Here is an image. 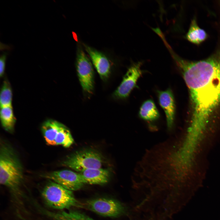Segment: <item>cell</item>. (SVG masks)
I'll return each mask as SVG.
<instances>
[{
  "label": "cell",
  "mask_w": 220,
  "mask_h": 220,
  "mask_svg": "<svg viewBox=\"0 0 220 220\" xmlns=\"http://www.w3.org/2000/svg\"><path fill=\"white\" fill-rule=\"evenodd\" d=\"M42 176L71 191L80 189L84 184L79 173L68 170L51 172Z\"/></svg>",
  "instance_id": "52a82bcc"
},
{
  "label": "cell",
  "mask_w": 220,
  "mask_h": 220,
  "mask_svg": "<svg viewBox=\"0 0 220 220\" xmlns=\"http://www.w3.org/2000/svg\"><path fill=\"white\" fill-rule=\"evenodd\" d=\"M159 104L165 113L167 127L171 129L174 125L175 105L174 95L170 88L157 92Z\"/></svg>",
  "instance_id": "9c48e42d"
},
{
  "label": "cell",
  "mask_w": 220,
  "mask_h": 220,
  "mask_svg": "<svg viewBox=\"0 0 220 220\" xmlns=\"http://www.w3.org/2000/svg\"><path fill=\"white\" fill-rule=\"evenodd\" d=\"M65 126L53 119L44 122L42 125L41 130L46 144L50 145H58L59 138Z\"/></svg>",
  "instance_id": "8fae6325"
},
{
  "label": "cell",
  "mask_w": 220,
  "mask_h": 220,
  "mask_svg": "<svg viewBox=\"0 0 220 220\" xmlns=\"http://www.w3.org/2000/svg\"><path fill=\"white\" fill-rule=\"evenodd\" d=\"M207 37L206 32L197 25L195 20H193L186 35V38L195 44H199Z\"/></svg>",
  "instance_id": "2e32d148"
},
{
  "label": "cell",
  "mask_w": 220,
  "mask_h": 220,
  "mask_svg": "<svg viewBox=\"0 0 220 220\" xmlns=\"http://www.w3.org/2000/svg\"><path fill=\"white\" fill-rule=\"evenodd\" d=\"M45 213L54 220H94L76 211H63L58 212L46 211Z\"/></svg>",
  "instance_id": "5bb4252c"
},
{
  "label": "cell",
  "mask_w": 220,
  "mask_h": 220,
  "mask_svg": "<svg viewBox=\"0 0 220 220\" xmlns=\"http://www.w3.org/2000/svg\"><path fill=\"white\" fill-rule=\"evenodd\" d=\"M42 196L46 204L52 208L63 210L72 207H83L75 198L72 191L49 180L42 192Z\"/></svg>",
  "instance_id": "3957f363"
},
{
  "label": "cell",
  "mask_w": 220,
  "mask_h": 220,
  "mask_svg": "<svg viewBox=\"0 0 220 220\" xmlns=\"http://www.w3.org/2000/svg\"><path fill=\"white\" fill-rule=\"evenodd\" d=\"M8 53L4 52L1 55L0 57V76L2 77L5 72L6 62Z\"/></svg>",
  "instance_id": "ac0fdd59"
},
{
  "label": "cell",
  "mask_w": 220,
  "mask_h": 220,
  "mask_svg": "<svg viewBox=\"0 0 220 220\" xmlns=\"http://www.w3.org/2000/svg\"><path fill=\"white\" fill-rule=\"evenodd\" d=\"M84 184L103 185L107 183L110 176L109 171L101 168L91 169L79 172Z\"/></svg>",
  "instance_id": "7c38bea8"
},
{
  "label": "cell",
  "mask_w": 220,
  "mask_h": 220,
  "mask_svg": "<svg viewBox=\"0 0 220 220\" xmlns=\"http://www.w3.org/2000/svg\"><path fill=\"white\" fill-rule=\"evenodd\" d=\"M83 206L104 216L117 217L125 212V208L121 203L111 199L100 198L91 200L87 201Z\"/></svg>",
  "instance_id": "8992f818"
},
{
  "label": "cell",
  "mask_w": 220,
  "mask_h": 220,
  "mask_svg": "<svg viewBox=\"0 0 220 220\" xmlns=\"http://www.w3.org/2000/svg\"><path fill=\"white\" fill-rule=\"evenodd\" d=\"M169 52L189 89L192 106L190 128H203L220 105V54L203 60L184 59Z\"/></svg>",
  "instance_id": "6da1fadb"
},
{
  "label": "cell",
  "mask_w": 220,
  "mask_h": 220,
  "mask_svg": "<svg viewBox=\"0 0 220 220\" xmlns=\"http://www.w3.org/2000/svg\"><path fill=\"white\" fill-rule=\"evenodd\" d=\"M103 158L97 151L85 149L75 152L67 156L62 164L79 172L91 169L101 168Z\"/></svg>",
  "instance_id": "277c9868"
},
{
  "label": "cell",
  "mask_w": 220,
  "mask_h": 220,
  "mask_svg": "<svg viewBox=\"0 0 220 220\" xmlns=\"http://www.w3.org/2000/svg\"><path fill=\"white\" fill-rule=\"evenodd\" d=\"M12 91L10 83L7 80L3 82L0 92L1 108L12 106Z\"/></svg>",
  "instance_id": "e0dca14e"
},
{
  "label": "cell",
  "mask_w": 220,
  "mask_h": 220,
  "mask_svg": "<svg viewBox=\"0 0 220 220\" xmlns=\"http://www.w3.org/2000/svg\"><path fill=\"white\" fill-rule=\"evenodd\" d=\"M139 115L142 119L149 121L156 120L160 116L154 102L151 99L147 100L143 103L140 108Z\"/></svg>",
  "instance_id": "4fadbf2b"
},
{
  "label": "cell",
  "mask_w": 220,
  "mask_h": 220,
  "mask_svg": "<svg viewBox=\"0 0 220 220\" xmlns=\"http://www.w3.org/2000/svg\"><path fill=\"white\" fill-rule=\"evenodd\" d=\"M141 63L133 64L128 69L122 82L113 94L114 97L122 99L126 98L132 90L136 86L139 78L141 75Z\"/></svg>",
  "instance_id": "ba28073f"
},
{
  "label": "cell",
  "mask_w": 220,
  "mask_h": 220,
  "mask_svg": "<svg viewBox=\"0 0 220 220\" xmlns=\"http://www.w3.org/2000/svg\"><path fill=\"white\" fill-rule=\"evenodd\" d=\"M84 46L101 79L106 80L110 75L111 69L108 58L103 53L91 47L86 45Z\"/></svg>",
  "instance_id": "30bf717a"
},
{
  "label": "cell",
  "mask_w": 220,
  "mask_h": 220,
  "mask_svg": "<svg viewBox=\"0 0 220 220\" xmlns=\"http://www.w3.org/2000/svg\"><path fill=\"white\" fill-rule=\"evenodd\" d=\"M76 68L79 79L84 91L90 93L94 88V72L90 59L81 46L78 47Z\"/></svg>",
  "instance_id": "5b68a950"
},
{
  "label": "cell",
  "mask_w": 220,
  "mask_h": 220,
  "mask_svg": "<svg viewBox=\"0 0 220 220\" xmlns=\"http://www.w3.org/2000/svg\"><path fill=\"white\" fill-rule=\"evenodd\" d=\"M23 180V166L17 154L7 142H1L0 184L13 192H18Z\"/></svg>",
  "instance_id": "7a4b0ae2"
},
{
  "label": "cell",
  "mask_w": 220,
  "mask_h": 220,
  "mask_svg": "<svg viewBox=\"0 0 220 220\" xmlns=\"http://www.w3.org/2000/svg\"><path fill=\"white\" fill-rule=\"evenodd\" d=\"M0 118L3 128L7 132L12 133L14 130L16 120L12 106L1 108Z\"/></svg>",
  "instance_id": "9a60e30c"
}]
</instances>
